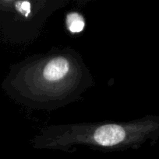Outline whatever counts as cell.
<instances>
[{"label": "cell", "instance_id": "obj_1", "mask_svg": "<svg viewBox=\"0 0 159 159\" xmlns=\"http://www.w3.org/2000/svg\"><path fill=\"white\" fill-rule=\"evenodd\" d=\"M94 85L81 54L66 47L53 48L13 64L2 88L22 107L51 112L79 101Z\"/></svg>", "mask_w": 159, "mask_h": 159}, {"label": "cell", "instance_id": "obj_2", "mask_svg": "<svg viewBox=\"0 0 159 159\" xmlns=\"http://www.w3.org/2000/svg\"><path fill=\"white\" fill-rule=\"evenodd\" d=\"M155 123L150 118L130 121H102L52 124L42 128L31 140L40 150L73 152L84 147L103 152L137 149L153 137Z\"/></svg>", "mask_w": 159, "mask_h": 159}, {"label": "cell", "instance_id": "obj_3", "mask_svg": "<svg viewBox=\"0 0 159 159\" xmlns=\"http://www.w3.org/2000/svg\"><path fill=\"white\" fill-rule=\"evenodd\" d=\"M68 3V0H0L2 32L12 43L33 41L48 19Z\"/></svg>", "mask_w": 159, "mask_h": 159}, {"label": "cell", "instance_id": "obj_4", "mask_svg": "<svg viewBox=\"0 0 159 159\" xmlns=\"http://www.w3.org/2000/svg\"><path fill=\"white\" fill-rule=\"evenodd\" d=\"M66 27L72 34H79L85 28V20L84 16L78 12H70L65 18Z\"/></svg>", "mask_w": 159, "mask_h": 159}]
</instances>
